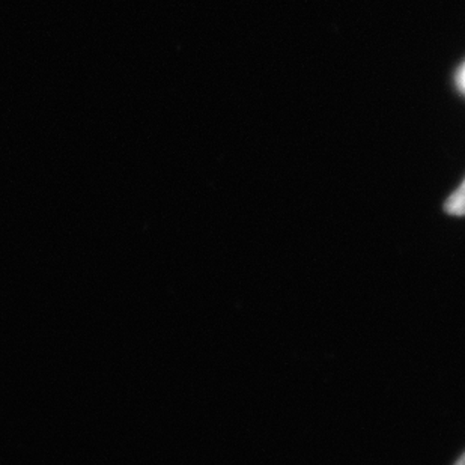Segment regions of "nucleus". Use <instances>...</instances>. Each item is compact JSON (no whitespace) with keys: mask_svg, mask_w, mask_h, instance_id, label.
Listing matches in <instances>:
<instances>
[{"mask_svg":"<svg viewBox=\"0 0 465 465\" xmlns=\"http://www.w3.org/2000/svg\"><path fill=\"white\" fill-rule=\"evenodd\" d=\"M458 84H460V88L462 89V93H465V64L461 71L458 73Z\"/></svg>","mask_w":465,"mask_h":465,"instance_id":"f03ea898","label":"nucleus"},{"mask_svg":"<svg viewBox=\"0 0 465 465\" xmlns=\"http://www.w3.org/2000/svg\"><path fill=\"white\" fill-rule=\"evenodd\" d=\"M444 210L450 215H465V180L446 201Z\"/></svg>","mask_w":465,"mask_h":465,"instance_id":"f257e3e1","label":"nucleus"},{"mask_svg":"<svg viewBox=\"0 0 465 465\" xmlns=\"http://www.w3.org/2000/svg\"><path fill=\"white\" fill-rule=\"evenodd\" d=\"M455 465H465V453L461 458H460V460H458L457 464Z\"/></svg>","mask_w":465,"mask_h":465,"instance_id":"7ed1b4c3","label":"nucleus"}]
</instances>
